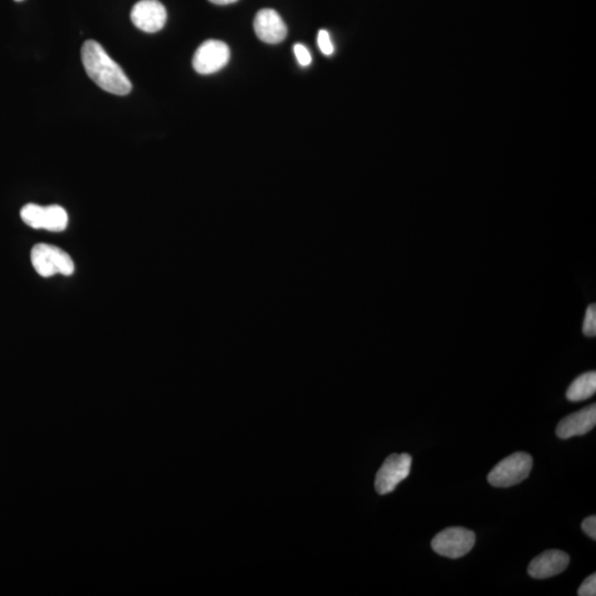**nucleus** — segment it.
I'll return each mask as SVG.
<instances>
[{"instance_id":"obj_7","label":"nucleus","mask_w":596,"mask_h":596,"mask_svg":"<svg viewBox=\"0 0 596 596\" xmlns=\"http://www.w3.org/2000/svg\"><path fill=\"white\" fill-rule=\"evenodd\" d=\"M131 19L141 32H158L167 22V11L158 0H140L131 9Z\"/></svg>"},{"instance_id":"obj_5","label":"nucleus","mask_w":596,"mask_h":596,"mask_svg":"<svg viewBox=\"0 0 596 596\" xmlns=\"http://www.w3.org/2000/svg\"><path fill=\"white\" fill-rule=\"evenodd\" d=\"M412 457L409 454H393L385 459L375 476V487L380 495L393 492L411 472Z\"/></svg>"},{"instance_id":"obj_4","label":"nucleus","mask_w":596,"mask_h":596,"mask_svg":"<svg viewBox=\"0 0 596 596\" xmlns=\"http://www.w3.org/2000/svg\"><path fill=\"white\" fill-rule=\"evenodd\" d=\"M476 536L473 531L461 527L444 529L432 540V549L438 555L449 559H458L468 554L475 545Z\"/></svg>"},{"instance_id":"obj_6","label":"nucleus","mask_w":596,"mask_h":596,"mask_svg":"<svg viewBox=\"0 0 596 596\" xmlns=\"http://www.w3.org/2000/svg\"><path fill=\"white\" fill-rule=\"evenodd\" d=\"M230 60V49L220 41H207L195 51L193 67L199 75H213L226 67Z\"/></svg>"},{"instance_id":"obj_13","label":"nucleus","mask_w":596,"mask_h":596,"mask_svg":"<svg viewBox=\"0 0 596 596\" xmlns=\"http://www.w3.org/2000/svg\"><path fill=\"white\" fill-rule=\"evenodd\" d=\"M42 210L39 204H26L21 212L23 221L33 229H41Z\"/></svg>"},{"instance_id":"obj_11","label":"nucleus","mask_w":596,"mask_h":596,"mask_svg":"<svg viewBox=\"0 0 596 596\" xmlns=\"http://www.w3.org/2000/svg\"><path fill=\"white\" fill-rule=\"evenodd\" d=\"M595 393L596 373L595 371H589V373L581 375L571 384L568 391H566V398L569 402H580L593 397Z\"/></svg>"},{"instance_id":"obj_15","label":"nucleus","mask_w":596,"mask_h":596,"mask_svg":"<svg viewBox=\"0 0 596 596\" xmlns=\"http://www.w3.org/2000/svg\"><path fill=\"white\" fill-rule=\"evenodd\" d=\"M317 42L321 51L324 53L325 56H331L334 53V46L331 43L330 33L326 31H321L319 32V37H317Z\"/></svg>"},{"instance_id":"obj_3","label":"nucleus","mask_w":596,"mask_h":596,"mask_svg":"<svg viewBox=\"0 0 596 596\" xmlns=\"http://www.w3.org/2000/svg\"><path fill=\"white\" fill-rule=\"evenodd\" d=\"M532 457L529 454L517 452L508 456L488 474V483L493 487L506 488L525 481L531 472Z\"/></svg>"},{"instance_id":"obj_8","label":"nucleus","mask_w":596,"mask_h":596,"mask_svg":"<svg viewBox=\"0 0 596 596\" xmlns=\"http://www.w3.org/2000/svg\"><path fill=\"white\" fill-rule=\"evenodd\" d=\"M254 31L261 41L277 45L284 41L287 27L282 17L273 9H262L254 19Z\"/></svg>"},{"instance_id":"obj_9","label":"nucleus","mask_w":596,"mask_h":596,"mask_svg":"<svg viewBox=\"0 0 596 596\" xmlns=\"http://www.w3.org/2000/svg\"><path fill=\"white\" fill-rule=\"evenodd\" d=\"M570 556L560 550H548L537 555L528 566L531 578L544 580L558 575L568 568Z\"/></svg>"},{"instance_id":"obj_20","label":"nucleus","mask_w":596,"mask_h":596,"mask_svg":"<svg viewBox=\"0 0 596 596\" xmlns=\"http://www.w3.org/2000/svg\"><path fill=\"white\" fill-rule=\"evenodd\" d=\"M14 2H23V0H14Z\"/></svg>"},{"instance_id":"obj_14","label":"nucleus","mask_w":596,"mask_h":596,"mask_svg":"<svg viewBox=\"0 0 596 596\" xmlns=\"http://www.w3.org/2000/svg\"><path fill=\"white\" fill-rule=\"evenodd\" d=\"M583 334L588 337H595L596 335V306L594 304L590 305L586 310Z\"/></svg>"},{"instance_id":"obj_10","label":"nucleus","mask_w":596,"mask_h":596,"mask_svg":"<svg viewBox=\"0 0 596 596\" xmlns=\"http://www.w3.org/2000/svg\"><path fill=\"white\" fill-rule=\"evenodd\" d=\"M596 424V405H589L580 411L562 419L555 432L561 439L584 436L592 431Z\"/></svg>"},{"instance_id":"obj_16","label":"nucleus","mask_w":596,"mask_h":596,"mask_svg":"<svg viewBox=\"0 0 596 596\" xmlns=\"http://www.w3.org/2000/svg\"><path fill=\"white\" fill-rule=\"evenodd\" d=\"M579 596H595L596 595V575L595 573L591 574L584 580V582L581 584L578 591Z\"/></svg>"},{"instance_id":"obj_12","label":"nucleus","mask_w":596,"mask_h":596,"mask_svg":"<svg viewBox=\"0 0 596 596\" xmlns=\"http://www.w3.org/2000/svg\"><path fill=\"white\" fill-rule=\"evenodd\" d=\"M69 223V217L65 209L60 206L43 207L41 229L50 232L65 231Z\"/></svg>"},{"instance_id":"obj_2","label":"nucleus","mask_w":596,"mask_h":596,"mask_svg":"<svg viewBox=\"0 0 596 596\" xmlns=\"http://www.w3.org/2000/svg\"><path fill=\"white\" fill-rule=\"evenodd\" d=\"M32 262L38 275L42 277L56 275L70 276L75 272V263L69 254L51 244L41 243L33 247Z\"/></svg>"},{"instance_id":"obj_18","label":"nucleus","mask_w":596,"mask_h":596,"mask_svg":"<svg viewBox=\"0 0 596 596\" xmlns=\"http://www.w3.org/2000/svg\"><path fill=\"white\" fill-rule=\"evenodd\" d=\"M582 529L591 539L596 540V517L586 518L582 522Z\"/></svg>"},{"instance_id":"obj_19","label":"nucleus","mask_w":596,"mask_h":596,"mask_svg":"<svg viewBox=\"0 0 596 596\" xmlns=\"http://www.w3.org/2000/svg\"><path fill=\"white\" fill-rule=\"evenodd\" d=\"M209 2L216 5H230L238 2V0H209Z\"/></svg>"},{"instance_id":"obj_17","label":"nucleus","mask_w":596,"mask_h":596,"mask_svg":"<svg viewBox=\"0 0 596 596\" xmlns=\"http://www.w3.org/2000/svg\"><path fill=\"white\" fill-rule=\"evenodd\" d=\"M294 53L297 58V61L300 62L302 67H309L312 63V56L309 50L305 46L297 43L294 46Z\"/></svg>"},{"instance_id":"obj_1","label":"nucleus","mask_w":596,"mask_h":596,"mask_svg":"<svg viewBox=\"0 0 596 596\" xmlns=\"http://www.w3.org/2000/svg\"><path fill=\"white\" fill-rule=\"evenodd\" d=\"M83 67L93 82L102 90L115 95H127L131 83L126 73L107 55L99 42L87 41L81 50Z\"/></svg>"}]
</instances>
